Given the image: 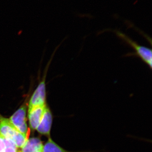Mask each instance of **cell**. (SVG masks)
Returning a JSON list of instances; mask_svg holds the SVG:
<instances>
[{
	"instance_id": "obj_8",
	"label": "cell",
	"mask_w": 152,
	"mask_h": 152,
	"mask_svg": "<svg viewBox=\"0 0 152 152\" xmlns=\"http://www.w3.org/2000/svg\"><path fill=\"white\" fill-rule=\"evenodd\" d=\"M42 152H91V151L71 152L64 149L61 147L53 141L50 138L46 143L43 148Z\"/></svg>"
},
{
	"instance_id": "obj_9",
	"label": "cell",
	"mask_w": 152,
	"mask_h": 152,
	"mask_svg": "<svg viewBox=\"0 0 152 152\" xmlns=\"http://www.w3.org/2000/svg\"><path fill=\"white\" fill-rule=\"evenodd\" d=\"M4 140L6 146L4 152H18L17 151V147L13 142L10 140L5 138H4Z\"/></svg>"
},
{
	"instance_id": "obj_11",
	"label": "cell",
	"mask_w": 152,
	"mask_h": 152,
	"mask_svg": "<svg viewBox=\"0 0 152 152\" xmlns=\"http://www.w3.org/2000/svg\"><path fill=\"white\" fill-rule=\"evenodd\" d=\"M42 152V151H40V152Z\"/></svg>"
},
{
	"instance_id": "obj_5",
	"label": "cell",
	"mask_w": 152,
	"mask_h": 152,
	"mask_svg": "<svg viewBox=\"0 0 152 152\" xmlns=\"http://www.w3.org/2000/svg\"><path fill=\"white\" fill-rule=\"evenodd\" d=\"M52 122L53 116L51 112L49 107L46 105L40 123L37 128L38 132L50 137Z\"/></svg>"
},
{
	"instance_id": "obj_6",
	"label": "cell",
	"mask_w": 152,
	"mask_h": 152,
	"mask_svg": "<svg viewBox=\"0 0 152 152\" xmlns=\"http://www.w3.org/2000/svg\"><path fill=\"white\" fill-rule=\"evenodd\" d=\"M46 105L45 106H38L28 110V117L32 130H35L37 128L43 115Z\"/></svg>"
},
{
	"instance_id": "obj_12",
	"label": "cell",
	"mask_w": 152,
	"mask_h": 152,
	"mask_svg": "<svg viewBox=\"0 0 152 152\" xmlns=\"http://www.w3.org/2000/svg\"><path fill=\"white\" fill-rule=\"evenodd\" d=\"M22 152L21 151H19V152Z\"/></svg>"
},
{
	"instance_id": "obj_3",
	"label": "cell",
	"mask_w": 152,
	"mask_h": 152,
	"mask_svg": "<svg viewBox=\"0 0 152 152\" xmlns=\"http://www.w3.org/2000/svg\"><path fill=\"white\" fill-rule=\"evenodd\" d=\"M27 107V104L26 101L9 120L14 126L23 134L26 138L28 139L29 132L26 123Z\"/></svg>"
},
{
	"instance_id": "obj_4",
	"label": "cell",
	"mask_w": 152,
	"mask_h": 152,
	"mask_svg": "<svg viewBox=\"0 0 152 152\" xmlns=\"http://www.w3.org/2000/svg\"><path fill=\"white\" fill-rule=\"evenodd\" d=\"M47 72L44 75L37 87L34 92L29 101L28 110L38 106L45 105L46 100V78Z\"/></svg>"
},
{
	"instance_id": "obj_2",
	"label": "cell",
	"mask_w": 152,
	"mask_h": 152,
	"mask_svg": "<svg viewBox=\"0 0 152 152\" xmlns=\"http://www.w3.org/2000/svg\"><path fill=\"white\" fill-rule=\"evenodd\" d=\"M116 34L128 45L132 47L135 53L127 54L126 56H136L139 57L146 64L152 69V51L151 49L147 47L140 45L137 43L133 40L128 36L120 31H115Z\"/></svg>"
},
{
	"instance_id": "obj_10",
	"label": "cell",
	"mask_w": 152,
	"mask_h": 152,
	"mask_svg": "<svg viewBox=\"0 0 152 152\" xmlns=\"http://www.w3.org/2000/svg\"><path fill=\"white\" fill-rule=\"evenodd\" d=\"M6 146L4 138L0 135V152H4Z\"/></svg>"
},
{
	"instance_id": "obj_7",
	"label": "cell",
	"mask_w": 152,
	"mask_h": 152,
	"mask_svg": "<svg viewBox=\"0 0 152 152\" xmlns=\"http://www.w3.org/2000/svg\"><path fill=\"white\" fill-rule=\"evenodd\" d=\"M43 145L42 141L38 138L28 139L21 148L22 152H39L42 151Z\"/></svg>"
},
{
	"instance_id": "obj_1",
	"label": "cell",
	"mask_w": 152,
	"mask_h": 152,
	"mask_svg": "<svg viewBox=\"0 0 152 152\" xmlns=\"http://www.w3.org/2000/svg\"><path fill=\"white\" fill-rule=\"evenodd\" d=\"M0 135L13 142L17 148H22L28 140L14 126L10 120L1 115Z\"/></svg>"
}]
</instances>
